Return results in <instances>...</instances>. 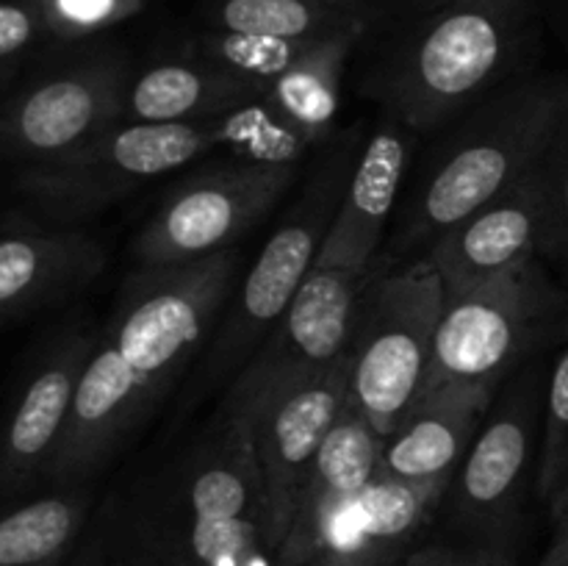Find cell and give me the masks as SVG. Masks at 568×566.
Returning <instances> with one entry per match:
<instances>
[{
  "label": "cell",
  "instance_id": "30",
  "mask_svg": "<svg viewBox=\"0 0 568 566\" xmlns=\"http://www.w3.org/2000/svg\"><path fill=\"white\" fill-rule=\"evenodd\" d=\"M67 566H133L125 553V544H122L111 499L89 522L87 533H83L81 544L72 553V558L67 560Z\"/></svg>",
  "mask_w": 568,
  "mask_h": 566
},
{
  "label": "cell",
  "instance_id": "15",
  "mask_svg": "<svg viewBox=\"0 0 568 566\" xmlns=\"http://www.w3.org/2000/svg\"><path fill=\"white\" fill-rule=\"evenodd\" d=\"M544 422L538 372H525L480 436L471 442L455 486V519L466 530L491 533L510 519L525 492Z\"/></svg>",
  "mask_w": 568,
  "mask_h": 566
},
{
  "label": "cell",
  "instance_id": "26",
  "mask_svg": "<svg viewBox=\"0 0 568 566\" xmlns=\"http://www.w3.org/2000/svg\"><path fill=\"white\" fill-rule=\"evenodd\" d=\"M316 42L322 39H275L255 37V33L211 31L203 39V59L270 89V83L277 81L294 61L303 59Z\"/></svg>",
  "mask_w": 568,
  "mask_h": 566
},
{
  "label": "cell",
  "instance_id": "36",
  "mask_svg": "<svg viewBox=\"0 0 568 566\" xmlns=\"http://www.w3.org/2000/svg\"><path fill=\"white\" fill-rule=\"evenodd\" d=\"M311 566H347V564H311Z\"/></svg>",
  "mask_w": 568,
  "mask_h": 566
},
{
  "label": "cell",
  "instance_id": "16",
  "mask_svg": "<svg viewBox=\"0 0 568 566\" xmlns=\"http://www.w3.org/2000/svg\"><path fill=\"white\" fill-rule=\"evenodd\" d=\"M94 342L98 338L87 327H70L50 344L39 370L22 386L3 436L0 483L9 497L48 481Z\"/></svg>",
  "mask_w": 568,
  "mask_h": 566
},
{
  "label": "cell",
  "instance_id": "33",
  "mask_svg": "<svg viewBox=\"0 0 568 566\" xmlns=\"http://www.w3.org/2000/svg\"><path fill=\"white\" fill-rule=\"evenodd\" d=\"M552 514H555V538L549 547L544 564H555V560L568 558V483L552 499Z\"/></svg>",
  "mask_w": 568,
  "mask_h": 566
},
{
  "label": "cell",
  "instance_id": "13",
  "mask_svg": "<svg viewBox=\"0 0 568 566\" xmlns=\"http://www.w3.org/2000/svg\"><path fill=\"white\" fill-rule=\"evenodd\" d=\"M349 388H353V370L347 353L325 375L270 400L247 420H242L250 431L255 464L270 503L272 538L277 553L292 530L311 464L331 427L336 425Z\"/></svg>",
  "mask_w": 568,
  "mask_h": 566
},
{
  "label": "cell",
  "instance_id": "1",
  "mask_svg": "<svg viewBox=\"0 0 568 566\" xmlns=\"http://www.w3.org/2000/svg\"><path fill=\"white\" fill-rule=\"evenodd\" d=\"M111 505L133 566H277L253 442L233 416L131 503Z\"/></svg>",
  "mask_w": 568,
  "mask_h": 566
},
{
  "label": "cell",
  "instance_id": "27",
  "mask_svg": "<svg viewBox=\"0 0 568 566\" xmlns=\"http://www.w3.org/2000/svg\"><path fill=\"white\" fill-rule=\"evenodd\" d=\"M568 483V347L549 372L544 392L541 449H538L536 486L541 499L552 503Z\"/></svg>",
  "mask_w": 568,
  "mask_h": 566
},
{
  "label": "cell",
  "instance_id": "25",
  "mask_svg": "<svg viewBox=\"0 0 568 566\" xmlns=\"http://www.w3.org/2000/svg\"><path fill=\"white\" fill-rule=\"evenodd\" d=\"M214 31L275 39H331L364 33V6L338 0H216L209 11Z\"/></svg>",
  "mask_w": 568,
  "mask_h": 566
},
{
  "label": "cell",
  "instance_id": "24",
  "mask_svg": "<svg viewBox=\"0 0 568 566\" xmlns=\"http://www.w3.org/2000/svg\"><path fill=\"white\" fill-rule=\"evenodd\" d=\"M87 486H59L0 519V566H67L89 527Z\"/></svg>",
  "mask_w": 568,
  "mask_h": 566
},
{
  "label": "cell",
  "instance_id": "31",
  "mask_svg": "<svg viewBox=\"0 0 568 566\" xmlns=\"http://www.w3.org/2000/svg\"><path fill=\"white\" fill-rule=\"evenodd\" d=\"M568 281V142L558 161V183H555V255Z\"/></svg>",
  "mask_w": 568,
  "mask_h": 566
},
{
  "label": "cell",
  "instance_id": "12",
  "mask_svg": "<svg viewBox=\"0 0 568 566\" xmlns=\"http://www.w3.org/2000/svg\"><path fill=\"white\" fill-rule=\"evenodd\" d=\"M558 161L560 155L516 183L503 198L444 231L427 247L425 259L436 266L447 300L460 297L532 259H552Z\"/></svg>",
  "mask_w": 568,
  "mask_h": 566
},
{
  "label": "cell",
  "instance_id": "2",
  "mask_svg": "<svg viewBox=\"0 0 568 566\" xmlns=\"http://www.w3.org/2000/svg\"><path fill=\"white\" fill-rule=\"evenodd\" d=\"M568 142V78H530L483 103L414 192L397 242L430 247L444 231L544 170Z\"/></svg>",
  "mask_w": 568,
  "mask_h": 566
},
{
  "label": "cell",
  "instance_id": "3",
  "mask_svg": "<svg viewBox=\"0 0 568 566\" xmlns=\"http://www.w3.org/2000/svg\"><path fill=\"white\" fill-rule=\"evenodd\" d=\"M253 133V105L214 120L120 122L75 153L20 166L14 194L37 220L81 225L142 183L181 170L214 148L244 155Z\"/></svg>",
  "mask_w": 568,
  "mask_h": 566
},
{
  "label": "cell",
  "instance_id": "19",
  "mask_svg": "<svg viewBox=\"0 0 568 566\" xmlns=\"http://www.w3.org/2000/svg\"><path fill=\"white\" fill-rule=\"evenodd\" d=\"M447 488V483L419 486L383 469L333 522L314 564L399 566Z\"/></svg>",
  "mask_w": 568,
  "mask_h": 566
},
{
  "label": "cell",
  "instance_id": "32",
  "mask_svg": "<svg viewBox=\"0 0 568 566\" xmlns=\"http://www.w3.org/2000/svg\"><path fill=\"white\" fill-rule=\"evenodd\" d=\"M399 566H505L503 560L488 558V555H471V553H455V549H416Z\"/></svg>",
  "mask_w": 568,
  "mask_h": 566
},
{
  "label": "cell",
  "instance_id": "10",
  "mask_svg": "<svg viewBox=\"0 0 568 566\" xmlns=\"http://www.w3.org/2000/svg\"><path fill=\"white\" fill-rule=\"evenodd\" d=\"M297 164L239 159L183 181L133 239L136 266L194 264L233 244L297 181Z\"/></svg>",
  "mask_w": 568,
  "mask_h": 566
},
{
  "label": "cell",
  "instance_id": "18",
  "mask_svg": "<svg viewBox=\"0 0 568 566\" xmlns=\"http://www.w3.org/2000/svg\"><path fill=\"white\" fill-rule=\"evenodd\" d=\"M150 411L142 383L120 350L105 336L98 338L78 383L67 436L44 483L53 488L83 486Z\"/></svg>",
  "mask_w": 568,
  "mask_h": 566
},
{
  "label": "cell",
  "instance_id": "34",
  "mask_svg": "<svg viewBox=\"0 0 568 566\" xmlns=\"http://www.w3.org/2000/svg\"><path fill=\"white\" fill-rule=\"evenodd\" d=\"M541 566H568V558L566 560H555V564H541Z\"/></svg>",
  "mask_w": 568,
  "mask_h": 566
},
{
  "label": "cell",
  "instance_id": "5",
  "mask_svg": "<svg viewBox=\"0 0 568 566\" xmlns=\"http://www.w3.org/2000/svg\"><path fill=\"white\" fill-rule=\"evenodd\" d=\"M444 309L447 292L427 259L377 275L366 289L349 344V392L383 438L397 431L425 392Z\"/></svg>",
  "mask_w": 568,
  "mask_h": 566
},
{
  "label": "cell",
  "instance_id": "17",
  "mask_svg": "<svg viewBox=\"0 0 568 566\" xmlns=\"http://www.w3.org/2000/svg\"><path fill=\"white\" fill-rule=\"evenodd\" d=\"M383 447L386 438L372 427L349 392L305 477L292 530L277 553V566H311L320 558L333 522L383 472Z\"/></svg>",
  "mask_w": 568,
  "mask_h": 566
},
{
  "label": "cell",
  "instance_id": "7",
  "mask_svg": "<svg viewBox=\"0 0 568 566\" xmlns=\"http://www.w3.org/2000/svg\"><path fill=\"white\" fill-rule=\"evenodd\" d=\"M239 250L194 264L139 266L103 333L142 383L150 408L178 381L233 292Z\"/></svg>",
  "mask_w": 568,
  "mask_h": 566
},
{
  "label": "cell",
  "instance_id": "4",
  "mask_svg": "<svg viewBox=\"0 0 568 566\" xmlns=\"http://www.w3.org/2000/svg\"><path fill=\"white\" fill-rule=\"evenodd\" d=\"M516 44V0H449L375 81V98L408 131L458 117L505 75Z\"/></svg>",
  "mask_w": 568,
  "mask_h": 566
},
{
  "label": "cell",
  "instance_id": "14",
  "mask_svg": "<svg viewBox=\"0 0 568 566\" xmlns=\"http://www.w3.org/2000/svg\"><path fill=\"white\" fill-rule=\"evenodd\" d=\"M109 253L78 225H50L9 211L0 233V316L28 320L103 275Z\"/></svg>",
  "mask_w": 568,
  "mask_h": 566
},
{
  "label": "cell",
  "instance_id": "23",
  "mask_svg": "<svg viewBox=\"0 0 568 566\" xmlns=\"http://www.w3.org/2000/svg\"><path fill=\"white\" fill-rule=\"evenodd\" d=\"M358 37L361 33H342L316 42L303 59L270 83L266 98L261 100L266 111L308 148L331 133L342 98L344 67Z\"/></svg>",
  "mask_w": 568,
  "mask_h": 566
},
{
  "label": "cell",
  "instance_id": "8",
  "mask_svg": "<svg viewBox=\"0 0 568 566\" xmlns=\"http://www.w3.org/2000/svg\"><path fill=\"white\" fill-rule=\"evenodd\" d=\"M566 311L568 294L549 281L541 259L447 300L425 392L447 383H497Z\"/></svg>",
  "mask_w": 568,
  "mask_h": 566
},
{
  "label": "cell",
  "instance_id": "28",
  "mask_svg": "<svg viewBox=\"0 0 568 566\" xmlns=\"http://www.w3.org/2000/svg\"><path fill=\"white\" fill-rule=\"evenodd\" d=\"M142 6L144 0H42L50 37L64 42L105 31L142 11Z\"/></svg>",
  "mask_w": 568,
  "mask_h": 566
},
{
  "label": "cell",
  "instance_id": "29",
  "mask_svg": "<svg viewBox=\"0 0 568 566\" xmlns=\"http://www.w3.org/2000/svg\"><path fill=\"white\" fill-rule=\"evenodd\" d=\"M50 37L42 0H6L0 6V70L3 83L14 81L22 61L39 39Z\"/></svg>",
  "mask_w": 568,
  "mask_h": 566
},
{
  "label": "cell",
  "instance_id": "35",
  "mask_svg": "<svg viewBox=\"0 0 568 566\" xmlns=\"http://www.w3.org/2000/svg\"><path fill=\"white\" fill-rule=\"evenodd\" d=\"M338 3H353V6H364L361 0H338Z\"/></svg>",
  "mask_w": 568,
  "mask_h": 566
},
{
  "label": "cell",
  "instance_id": "22",
  "mask_svg": "<svg viewBox=\"0 0 568 566\" xmlns=\"http://www.w3.org/2000/svg\"><path fill=\"white\" fill-rule=\"evenodd\" d=\"M264 83L247 81L214 61H161L131 78L122 122L214 120L258 105Z\"/></svg>",
  "mask_w": 568,
  "mask_h": 566
},
{
  "label": "cell",
  "instance_id": "20",
  "mask_svg": "<svg viewBox=\"0 0 568 566\" xmlns=\"http://www.w3.org/2000/svg\"><path fill=\"white\" fill-rule=\"evenodd\" d=\"M497 383H447L419 397L383 447V469L419 486L453 483Z\"/></svg>",
  "mask_w": 568,
  "mask_h": 566
},
{
  "label": "cell",
  "instance_id": "6",
  "mask_svg": "<svg viewBox=\"0 0 568 566\" xmlns=\"http://www.w3.org/2000/svg\"><path fill=\"white\" fill-rule=\"evenodd\" d=\"M355 139L358 137L349 133L322 159L297 203L272 231L270 242L244 275L242 292L227 320L222 322V331L209 355L205 372L214 383L227 381L233 372L247 366V361L258 353L266 336L275 331L277 320L297 297L305 277L314 272L322 242L336 220V211L358 164L361 150Z\"/></svg>",
  "mask_w": 568,
  "mask_h": 566
},
{
  "label": "cell",
  "instance_id": "9",
  "mask_svg": "<svg viewBox=\"0 0 568 566\" xmlns=\"http://www.w3.org/2000/svg\"><path fill=\"white\" fill-rule=\"evenodd\" d=\"M377 277L372 266H314L297 297L227 392L222 414L247 420L270 400L325 375L353 344L361 303Z\"/></svg>",
  "mask_w": 568,
  "mask_h": 566
},
{
  "label": "cell",
  "instance_id": "21",
  "mask_svg": "<svg viewBox=\"0 0 568 566\" xmlns=\"http://www.w3.org/2000/svg\"><path fill=\"white\" fill-rule=\"evenodd\" d=\"M408 166V139L399 122H386L361 148L342 205L322 242L316 266H372L399 198Z\"/></svg>",
  "mask_w": 568,
  "mask_h": 566
},
{
  "label": "cell",
  "instance_id": "11",
  "mask_svg": "<svg viewBox=\"0 0 568 566\" xmlns=\"http://www.w3.org/2000/svg\"><path fill=\"white\" fill-rule=\"evenodd\" d=\"M128 83L125 61L92 55L22 87L0 120L6 159L28 166L81 150L120 125Z\"/></svg>",
  "mask_w": 568,
  "mask_h": 566
}]
</instances>
